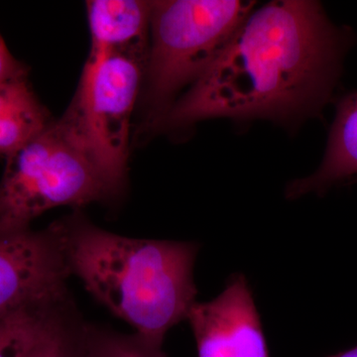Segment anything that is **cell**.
I'll use <instances>...</instances> for the list:
<instances>
[{
  "label": "cell",
  "instance_id": "cell-10",
  "mask_svg": "<svg viewBox=\"0 0 357 357\" xmlns=\"http://www.w3.org/2000/svg\"><path fill=\"white\" fill-rule=\"evenodd\" d=\"M27 72L0 86V156L8 157L49 126Z\"/></svg>",
  "mask_w": 357,
  "mask_h": 357
},
{
  "label": "cell",
  "instance_id": "cell-9",
  "mask_svg": "<svg viewBox=\"0 0 357 357\" xmlns=\"http://www.w3.org/2000/svg\"><path fill=\"white\" fill-rule=\"evenodd\" d=\"M354 174H357V93L347 96L338 105L325 158L318 171L289 185L287 197L295 199L309 192L325 191Z\"/></svg>",
  "mask_w": 357,
  "mask_h": 357
},
{
  "label": "cell",
  "instance_id": "cell-2",
  "mask_svg": "<svg viewBox=\"0 0 357 357\" xmlns=\"http://www.w3.org/2000/svg\"><path fill=\"white\" fill-rule=\"evenodd\" d=\"M56 225L70 274L138 337L162 347L197 303L198 244L121 236L79 215Z\"/></svg>",
  "mask_w": 357,
  "mask_h": 357
},
{
  "label": "cell",
  "instance_id": "cell-6",
  "mask_svg": "<svg viewBox=\"0 0 357 357\" xmlns=\"http://www.w3.org/2000/svg\"><path fill=\"white\" fill-rule=\"evenodd\" d=\"M70 275L57 225L41 231L0 230V318L64 304Z\"/></svg>",
  "mask_w": 357,
  "mask_h": 357
},
{
  "label": "cell",
  "instance_id": "cell-3",
  "mask_svg": "<svg viewBox=\"0 0 357 357\" xmlns=\"http://www.w3.org/2000/svg\"><path fill=\"white\" fill-rule=\"evenodd\" d=\"M253 1H151L152 45L148 56V102L156 124L176 93L196 83L248 17Z\"/></svg>",
  "mask_w": 357,
  "mask_h": 357
},
{
  "label": "cell",
  "instance_id": "cell-11",
  "mask_svg": "<svg viewBox=\"0 0 357 357\" xmlns=\"http://www.w3.org/2000/svg\"><path fill=\"white\" fill-rule=\"evenodd\" d=\"M64 304L29 307L0 318V357H34L65 318Z\"/></svg>",
  "mask_w": 357,
  "mask_h": 357
},
{
  "label": "cell",
  "instance_id": "cell-8",
  "mask_svg": "<svg viewBox=\"0 0 357 357\" xmlns=\"http://www.w3.org/2000/svg\"><path fill=\"white\" fill-rule=\"evenodd\" d=\"M91 51H115L146 59L151 2L91 0L86 3Z\"/></svg>",
  "mask_w": 357,
  "mask_h": 357
},
{
  "label": "cell",
  "instance_id": "cell-12",
  "mask_svg": "<svg viewBox=\"0 0 357 357\" xmlns=\"http://www.w3.org/2000/svg\"><path fill=\"white\" fill-rule=\"evenodd\" d=\"M86 357H166L162 347L134 335H122L95 326H84Z\"/></svg>",
  "mask_w": 357,
  "mask_h": 357
},
{
  "label": "cell",
  "instance_id": "cell-1",
  "mask_svg": "<svg viewBox=\"0 0 357 357\" xmlns=\"http://www.w3.org/2000/svg\"><path fill=\"white\" fill-rule=\"evenodd\" d=\"M337 34L317 2L272 1L250 13L182 100L155 126L215 117L288 121L318 109L331 93Z\"/></svg>",
  "mask_w": 357,
  "mask_h": 357
},
{
  "label": "cell",
  "instance_id": "cell-15",
  "mask_svg": "<svg viewBox=\"0 0 357 357\" xmlns=\"http://www.w3.org/2000/svg\"><path fill=\"white\" fill-rule=\"evenodd\" d=\"M330 357H357V347L349 349V351L340 352V354H335V356Z\"/></svg>",
  "mask_w": 357,
  "mask_h": 357
},
{
  "label": "cell",
  "instance_id": "cell-14",
  "mask_svg": "<svg viewBox=\"0 0 357 357\" xmlns=\"http://www.w3.org/2000/svg\"><path fill=\"white\" fill-rule=\"evenodd\" d=\"M27 72L24 66L11 55L0 34V86L9 79Z\"/></svg>",
  "mask_w": 357,
  "mask_h": 357
},
{
  "label": "cell",
  "instance_id": "cell-5",
  "mask_svg": "<svg viewBox=\"0 0 357 357\" xmlns=\"http://www.w3.org/2000/svg\"><path fill=\"white\" fill-rule=\"evenodd\" d=\"M145 62L123 52L91 51L76 98L62 117L110 197L126 183L129 128Z\"/></svg>",
  "mask_w": 357,
  "mask_h": 357
},
{
  "label": "cell",
  "instance_id": "cell-4",
  "mask_svg": "<svg viewBox=\"0 0 357 357\" xmlns=\"http://www.w3.org/2000/svg\"><path fill=\"white\" fill-rule=\"evenodd\" d=\"M110 197L81 143L61 119L6 157L0 181V230L30 229L57 206H82Z\"/></svg>",
  "mask_w": 357,
  "mask_h": 357
},
{
  "label": "cell",
  "instance_id": "cell-13",
  "mask_svg": "<svg viewBox=\"0 0 357 357\" xmlns=\"http://www.w3.org/2000/svg\"><path fill=\"white\" fill-rule=\"evenodd\" d=\"M34 357H86L84 328L74 330L65 317L45 340Z\"/></svg>",
  "mask_w": 357,
  "mask_h": 357
},
{
  "label": "cell",
  "instance_id": "cell-7",
  "mask_svg": "<svg viewBox=\"0 0 357 357\" xmlns=\"http://www.w3.org/2000/svg\"><path fill=\"white\" fill-rule=\"evenodd\" d=\"M199 357H270L252 291L243 275L231 277L217 298L188 316Z\"/></svg>",
  "mask_w": 357,
  "mask_h": 357
}]
</instances>
